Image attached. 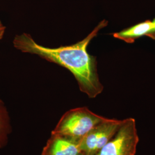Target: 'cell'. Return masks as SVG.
<instances>
[{
  "label": "cell",
  "instance_id": "obj_1",
  "mask_svg": "<svg viewBox=\"0 0 155 155\" xmlns=\"http://www.w3.org/2000/svg\"><path fill=\"white\" fill-rule=\"evenodd\" d=\"M107 24L108 21L103 20L85 38L74 45L49 48L39 45L31 35L27 33L16 35L13 45L22 53L39 56L66 68L74 76L81 91L89 98L93 99L102 93L104 87L97 72V59L89 54L87 47L91 41Z\"/></svg>",
  "mask_w": 155,
  "mask_h": 155
},
{
  "label": "cell",
  "instance_id": "obj_4",
  "mask_svg": "<svg viewBox=\"0 0 155 155\" xmlns=\"http://www.w3.org/2000/svg\"><path fill=\"white\" fill-rule=\"evenodd\" d=\"M122 120L107 118L92 129L79 141L83 155H95L115 135Z\"/></svg>",
  "mask_w": 155,
  "mask_h": 155
},
{
  "label": "cell",
  "instance_id": "obj_8",
  "mask_svg": "<svg viewBox=\"0 0 155 155\" xmlns=\"http://www.w3.org/2000/svg\"><path fill=\"white\" fill-rule=\"evenodd\" d=\"M152 23H153V29L152 31L147 35V36H148L149 38L153 40H155V18L152 21Z\"/></svg>",
  "mask_w": 155,
  "mask_h": 155
},
{
  "label": "cell",
  "instance_id": "obj_7",
  "mask_svg": "<svg viewBox=\"0 0 155 155\" xmlns=\"http://www.w3.org/2000/svg\"><path fill=\"white\" fill-rule=\"evenodd\" d=\"M13 132L11 118L4 102L0 98V150L8 145Z\"/></svg>",
  "mask_w": 155,
  "mask_h": 155
},
{
  "label": "cell",
  "instance_id": "obj_2",
  "mask_svg": "<svg viewBox=\"0 0 155 155\" xmlns=\"http://www.w3.org/2000/svg\"><path fill=\"white\" fill-rule=\"evenodd\" d=\"M107 118L95 114L87 107L74 108L64 113L51 134L80 141Z\"/></svg>",
  "mask_w": 155,
  "mask_h": 155
},
{
  "label": "cell",
  "instance_id": "obj_5",
  "mask_svg": "<svg viewBox=\"0 0 155 155\" xmlns=\"http://www.w3.org/2000/svg\"><path fill=\"white\" fill-rule=\"evenodd\" d=\"M79 141L51 134L41 155H79Z\"/></svg>",
  "mask_w": 155,
  "mask_h": 155
},
{
  "label": "cell",
  "instance_id": "obj_6",
  "mask_svg": "<svg viewBox=\"0 0 155 155\" xmlns=\"http://www.w3.org/2000/svg\"><path fill=\"white\" fill-rule=\"evenodd\" d=\"M152 29V21L145 20L120 32L113 33L112 35L114 38L124 41L127 43H133L136 39L144 36H147Z\"/></svg>",
  "mask_w": 155,
  "mask_h": 155
},
{
  "label": "cell",
  "instance_id": "obj_10",
  "mask_svg": "<svg viewBox=\"0 0 155 155\" xmlns=\"http://www.w3.org/2000/svg\"><path fill=\"white\" fill-rule=\"evenodd\" d=\"M82 155V153H81V154H80V155Z\"/></svg>",
  "mask_w": 155,
  "mask_h": 155
},
{
  "label": "cell",
  "instance_id": "obj_3",
  "mask_svg": "<svg viewBox=\"0 0 155 155\" xmlns=\"http://www.w3.org/2000/svg\"><path fill=\"white\" fill-rule=\"evenodd\" d=\"M139 142L136 120L126 118L112 139L95 155H135Z\"/></svg>",
  "mask_w": 155,
  "mask_h": 155
},
{
  "label": "cell",
  "instance_id": "obj_9",
  "mask_svg": "<svg viewBox=\"0 0 155 155\" xmlns=\"http://www.w3.org/2000/svg\"><path fill=\"white\" fill-rule=\"evenodd\" d=\"M6 27L3 25V24L0 21V40L4 38V34L5 32Z\"/></svg>",
  "mask_w": 155,
  "mask_h": 155
}]
</instances>
